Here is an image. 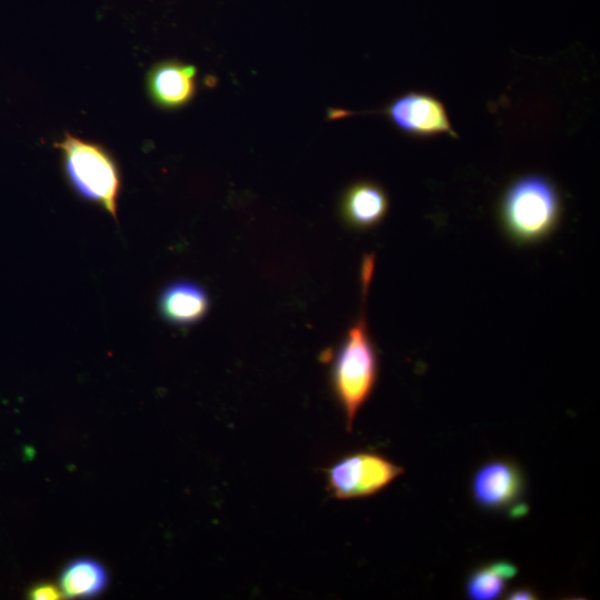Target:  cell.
I'll list each match as a JSON object with an SVG mask.
<instances>
[{
    "mask_svg": "<svg viewBox=\"0 0 600 600\" xmlns=\"http://www.w3.org/2000/svg\"><path fill=\"white\" fill-rule=\"evenodd\" d=\"M374 254L361 263V309L334 351L329 352V381L351 431L359 410L371 397L379 377V353L369 332L366 300L374 269Z\"/></svg>",
    "mask_w": 600,
    "mask_h": 600,
    "instance_id": "cell-1",
    "label": "cell"
},
{
    "mask_svg": "<svg viewBox=\"0 0 600 600\" xmlns=\"http://www.w3.org/2000/svg\"><path fill=\"white\" fill-rule=\"evenodd\" d=\"M561 217L562 201L558 188L539 173L512 180L498 204L501 230L517 246H531L549 238L559 227Z\"/></svg>",
    "mask_w": 600,
    "mask_h": 600,
    "instance_id": "cell-2",
    "label": "cell"
},
{
    "mask_svg": "<svg viewBox=\"0 0 600 600\" xmlns=\"http://www.w3.org/2000/svg\"><path fill=\"white\" fill-rule=\"evenodd\" d=\"M54 147L61 152L66 177L73 190L117 220L121 177L111 154L103 147L69 132Z\"/></svg>",
    "mask_w": 600,
    "mask_h": 600,
    "instance_id": "cell-3",
    "label": "cell"
},
{
    "mask_svg": "<svg viewBox=\"0 0 600 600\" xmlns=\"http://www.w3.org/2000/svg\"><path fill=\"white\" fill-rule=\"evenodd\" d=\"M403 468L371 451L348 453L326 469L327 489L339 500L377 494L403 473Z\"/></svg>",
    "mask_w": 600,
    "mask_h": 600,
    "instance_id": "cell-4",
    "label": "cell"
},
{
    "mask_svg": "<svg viewBox=\"0 0 600 600\" xmlns=\"http://www.w3.org/2000/svg\"><path fill=\"white\" fill-rule=\"evenodd\" d=\"M372 113L383 114L398 130L410 137L431 138L447 134L458 138L444 104L428 92H406Z\"/></svg>",
    "mask_w": 600,
    "mask_h": 600,
    "instance_id": "cell-5",
    "label": "cell"
},
{
    "mask_svg": "<svg viewBox=\"0 0 600 600\" xmlns=\"http://www.w3.org/2000/svg\"><path fill=\"white\" fill-rule=\"evenodd\" d=\"M524 477L519 467L508 459H493L481 464L471 481L474 502L491 511L510 510L524 513L520 504L524 496Z\"/></svg>",
    "mask_w": 600,
    "mask_h": 600,
    "instance_id": "cell-6",
    "label": "cell"
},
{
    "mask_svg": "<svg viewBox=\"0 0 600 600\" xmlns=\"http://www.w3.org/2000/svg\"><path fill=\"white\" fill-rule=\"evenodd\" d=\"M387 191L372 180H359L349 184L339 201V216L344 226L354 231L377 228L389 211Z\"/></svg>",
    "mask_w": 600,
    "mask_h": 600,
    "instance_id": "cell-7",
    "label": "cell"
},
{
    "mask_svg": "<svg viewBox=\"0 0 600 600\" xmlns=\"http://www.w3.org/2000/svg\"><path fill=\"white\" fill-rule=\"evenodd\" d=\"M151 100L163 109H179L188 104L197 92V69L178 60L154 64L147 76Z\"/></svg>",
    "mask_w": 600,
    "mask_h": 600,
    "instance_id": "cell-8",
    "label": "cell"
},
{
    "mask_svg": "<svg viewBox=\"0 0 600 600\" xmlns=\"http://www.w3.org/2000/svg\"><path fill=\"white\" fill-rule=\"evenodd\" d=\"M158 308L160 316L168 323L188 327L206 317L210 308V299L201 284L189 280H178L162 290Z\"/></svg>",
    "mask_w": 600,
    "mask_h": 600,
    "instance_id": "cell-9",
    "label": "cell"
},
{
    "mask_svg": "<svg viewBox=\"0 0 600 600\" xmlns=\"http://www.w3.org/2000/svg\"><path fill=\"white\" fill-rule=\"evenodd\" d=\"M106 568L96 559L82 557L68 562L59 576L62 593L68 598H92L108 584Z\"/></svg>",
    "mask_w": 600,
    "mask_h": 600,
    "instance_id": "cell-10",
    "label": "cell"
},
{
    "mask_svg": "<svg viewBox=\"0 0 600 600\" xmlns=\"http://www.w3.org/2000/svg\"><path fill=\"white\" fill-rule=\"evenodd\" d=\"M518 572L507 560L493 561L474 569L466 581V594L472 600H494L500 598Z\"/></svg>",
    "mask_w": 600,
    "mask_h": 600,
    "instance_id": "cell-11",
    "label": "cell"
},
{
    "mask_svg": "<svg viewBox=\"0 0 600 600\" xmlns=\"http://www.w3.org/2000/svg\"><path fill=\"white\" fill-rule=\"evenodd\" d=\"M28 596L34 600L59 599L60 591L53 584L38 583L30 588Z\"/></svg>",
    "mask_w": 600,
    "mask_h": 600,
    "instance_id": "cell-12",
    "label": "cell"
},
{
    "mask_svg": "<svg viewBox=\"0 0 600 600\" xmlns=\"http://www.w3.org/2000/svg\"><path fill=\"white\" fill-rule=\"evenodd\" d=\"M506 598L509 600H532L537 599V594L528 587H519L511 590Z\"/></svg>",
    "mask_w": 600,
    "mask_h": 600,
    "instance_id": "cell-13",
    "label": "cell"
}]
</instances>
